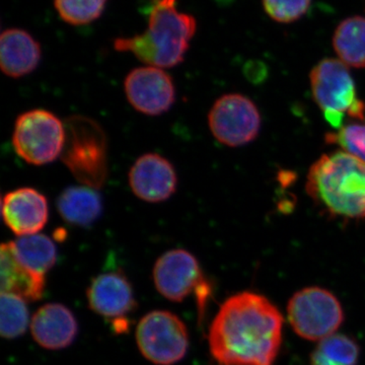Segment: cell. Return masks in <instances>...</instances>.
I'll return each mask as SVG.
<instances>
[{"label": "cell", "mask_w": 365, "mask_h": 365, "mask_svg": "<svg viewBox=\"0 0 365 365\" xmlns=\"http://www.w3.org/2000/svg\"><path fill=\"white\" fill-rule=\"evenodd\" d=\"M1 292L18 295L26 302H37L45 292V276L25 267L16 258L11 242L1 246Z\"/></svg>", "instance_id": "obj_17"}, {"label": "cell", "mask_w": 365, "mask_h": 365, "mask_svg": "<svg viewBox=\"0 0 365 365\" xmlns=\"http://www.w3.org/2000/svg\"><path fill=\"white\" fill-rule=\"evenodd\" d=\"M59 215L69 225L90 227L103 213L102 197L91 187H68L57 199Z\"/></svg>", "instance_id": "obj_18"}, {"label": "cell", "mask_w": 365, "mask_h": 365, "mask_svg": "<svg viewBox=\"0 0 365 365\" xmlns=\"http://www.w3.org/2000/svg\"><path fill=\"white\" fill-rule=\"evenodd\" d=\"M124 91L129 104L148 116L165 114L176 101L174 79L165 69L155 66L137 67L129 72Z\"/></svg>", "instance_id": "obj_11"}, {"label": "cell", "mask_w": 365, "mask_h": 365, "mask_svg": "<svg viewBox=\"0 0 365 365\" xmlns=\"http://www.w3.org/2000/svg\"><path fill=\"white\" fill-rule=\"evenodd\" d=\"M359 347L351 338L334 334L319 341L311 357L312 365H357Z\"/></svg>", "instance_id": "obj_21"}, {"label": "cell", "mask_w": 365, "mask_h": 365, "mask_svg": "<svg viewBox=\"0 0 365 365\" xmlns=\"http://www.w3.org/2000/svg\"><path fill=\"white\" fill-rule=\"evenodd\" d=\"M177 0H155L145 32L115 40L119 52H130L150 66L172 68L184 61L197 23L191 14L176 9Z\"/></svg>", "instance_id": "obj_3"}, {"label": "cell", "mask_w": 365, "mask_h": 365, "mask_svg": "<svg viewBox=\"0 0 365 365\" xmlns=\"http://www.w3.org/2000/svg\"><path fill=\"white\" fill-rule=\"evenodd\" d=\"M283 317L272 302L253 292L232 295L209 330L218 365H274L282 344Z\"/></svg>", "instance_id": "obj_1"}, {"label": "cell", "mask_w": 365, "mask_h": 365, "mask_svg": "<svg viewBox=\"0 0 365 365\" xmlns=\"http://www.w3.org/2000/svg\"><path fill=\"white\" fill-rule=\"evenodd\" d=\"M11 246L19 261L33 272L45 276L56 264V245L46 235L20 237L11 241Z\"/></svg>", "instance_id": "obj_20"}, {"label": "cell", "mask_w": 365, "mask_h": 365, "mask_svg": "<svg viewBox=\"0 0 365 365\" xmlns=\"http://www.w3.org/2000/svg\"><path fill=\"white\" fill-rule=\"evenodd\" d=\"M306 190L331 217L365 218V163L344 151L321 155L309 168Z\"/></svg>", "instance_id": "obj_2"}, {"label": "cell", "mask_w": 365, "mask_h": 365, "mask_svg": "<svg viewBox=\"0 0 365 365\" xmlns=\"http://www.w3.org/2000/svg\"><path fill=\"white\" fill-rule=\"evenodd\" d=\"M90 307L98 316L120 322L135 309L134 290L123 273L107 272L93 278L86 292Z\"/></svg>", "instance_id": "obj_14"}, {"label": "cell", "mask_w": 365, "mask_h": 365, "mask_svg": "<svg viewBox=\"0 0 365 365\" xmlns=\"http://www.w3.org/2000/svg\"><path fill=\"white\" fill-rule=\"evenodd\" d=\"M312 0H263L266 13L272 20L290 24L299 20L309 11Z\"/></svg>", "instance_id": "obj_25"}, {"label": "cell", "mask_w": 365, "mask_h": 365, "mask_svg": "<svg viewBox=\"0 0 365 365\" xmlns=\"http://www.w3.org/2000/svg\"><path fill=\"white\" fill-rule=\"evenodd\" d=\"M2 217L19 237L39 234L49 220L47 198L30 187L7 192L2 198Z\"/></svg>", "instance_id": "obj_13"}, {"label": "cell", "mask_w": 365, "mask_h": 365, "mask_svg": "<svg viewBox=\"0 0 365 365\" xmlns=\"http://www.w3.org/2000/svg\"><path fill=\"white\" fill-rule=\"evenodd\" d=\"M0 304V333L2 337L6 339H16L20 337L26 333L30 319L26 300L18 295L1 292Z\"/></svg>", "instance_id": "obj_22"}, {"label": "cell", "mask_w": 365, "mask_h": 365, "mask_svg": "<svg viewBox=\"0 0 365 365\" xmlns=\"http://www.w3.org/2000/svg\"><path fill=\"white\" fill-rule=\"evenodd\" d=\"M66 136V125L54 113L34 109L16 118L13 146L26 163L44 165L61 157Z\"/></svg>", "instance_id": "obj_6"}, {"label": "cell", "mask_w": 365, "mask_h": 365, "mask_svg": "<svg viewBox=\"0 0 365 365\" xmlns=\"http://www.w3.org/2000/svg\"><path fill=\"white\" fill-rule=\"evenodd\" d=\"M326 141L337 144L342 151L365 163V121L343 125L336 133L326 134Z\"/></svg>", "instance_id": "obj_24"}, {"label": "cell", "mask_w": 365, "mask_h": 365, "mask_svg": "<svg viewBox=\"0 0 365 365\" xmlns=\"http://www.w3.org/2000/svg\"><path fill=\"white\" fill-rule=\"evenodd\" d=\"M288 321L302 339L319 341L337 332L344 319L339 300L321 287H307L288 302Z\"/></svg>", "instance_id": "obj_7"}, {"label": "cell", "mask_w": 365, "mask_h": 365, "mask_svg": "<svg viewBox=\"0 0 365 365\" xmlns=\"http://www.w3.org/2000/svg\"><path fill=\"white\" fill-rule=\"evenodd\" d=\"M31 332L36 342L45 349H64L76 340L78 323L68 307L61 304H47L34 314Z\"/></svg>", "instance_id": "obj_15"}, {"label": "cell", "mask_w": 365, "mask_h": 365, "mask_svg": "<svg viewBox=\"0 0 365 365\" xmlns=\"http://www.w3.org/2000/svg\"><path fill=\"white\" fill-rule=\"evenodd\" d=\"M333 46L346 66L365 68L364 16H351L341 21L334 33Z\"/></svg>", "instance_id": "obj_19"}, {"label": "cell", "mask_w": 365, "mask_h": 365, "mask_svg": "<svg viewBox=\"0 0 365 365\" xmlns=\"http://www.w3.org/2000/svg\"><path fill=\"white\" fill-rule=\"evenodd\" d=\"M61 160L81 185L101 189L108 178V139L103 127L81 115L67 118Z\"/></svg>", "instance_id": "obj_4"}, {"label": "cell", "mask_w": 365, "mask_h": 365, "mask_svg": "<svg viewBox=\"0 0 365 365\" xmlns=\"http://www.w3.org/2000/svg\"><path fill=\"white\" fill-rule=\"evenodd\" d=\"M108 0H55L62 21L72 26L88 25L100 18Z\"/></svg>", "instance_id": "obj_23"}, {"label": "cell", "mask_w": 365, "mask_h": 365, "mask_svg": "<svg viewBox=\"0 0 365 365\" xmlns=\"http://www.w3.org/2000/svg\"><path fill=\"white\" fill-rule=\"evenodd\" d=\"M153 281L158 292L165 299L182 302L192 294L205 304L209 292L199 262L186 250H170L155 262Z\"/></svg>", "instance_id": "obj_10"}, {"label": "cell", "mask_w": 365, "mask_h": 365, "mask_svg": "<svg viewBox=\"0 0 365 365\" xmlns=\"http://www.w3.org/2000/svg\"><path fill=\"white\" fill-rule=\"evenodd\" d=\"M141 354L151 364L173 365L189 349V333L184 322L168 311H153L139 321L135 333Z\"/></svg>", "instance_id": "obj_8"}, {"label": "cell", "mask_w": 365, "mask_h": 365, "mask_svg": "<svg viewBox=\"0 0 365 365\" xmlns=\"http://www.w3.org/2000/svg\"><path fill=\"white\" fill-rule=\"evenodd\" d=\"M42 50L39 42L21 29L4 31L0 38V67L6 76L21 78L39 66Z\"/></svg>", "instance_id": "obj_16"}, {"label": "cell", "mask_w": 365, "mask_h": 365, "mask_svg": "<svg viewBox=\"0 0 365 365\" xmlns=\"http://www.w3.org/2000/svg\"><path fill=\"white\" fill-rule=\"evenodd\" d=\"M129 185L137 198L160 203L174 195L178 177L174 165L158 153H145L137 158L129 172Z\"/></svg>", "instance_id": "obj_12"}, {"label": "cell", "mask_w": 365, "mask_h": 365, "mask_svg": "<svg viewBox=\"0 0 365 365\" xmlns=\"http://www.w3.org/2000/svg\"><path fill=\"white\" fill-rule=\"evenodd\" d=\"M312 93L327 122L339 130L345 115L365 121V104L357 97L354 79L339 59L321 60L309 73Z\"/></svg>", "instance_id": "obj_5"}, {"label": "cell", "mask_w": 365, "mask_h": 365, "mask_svg": "<svg viewBox=\"0 0 365 365\" xmlns=\"http://www.w3.org/2000/svg\"><path fill=\"white\" fill-rule=\"evenodd\" d=\"M261 114L256 104L241 93H227L215 101L208 114L211 133L230 148L251 143L261 130Z\"/></svg>", "instance_id": "obj_9"}]
</instances>
